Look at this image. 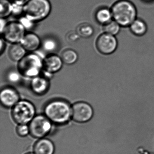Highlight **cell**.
I'll return each instance as SVG.
<instances>
[{
    "instance_id": "cell-1",
    "label": "cell",
    "mask_w": 154,
    "mask_h": 154,
    "mask_svg": "<svg viewBox=\"0 0 154 154\" xmlns=\"http://www.w3.org/2000/svg\"><path fill=\"white\" fill-rule=\"evenodd\" d=\"M44 113L52 123L63 125L72 118V107L66 101L57 99L46 104Z\"/></svg>"
},
{
    "instance_id": "cell-2",
    "label": "cell",
    "mask_w": 154,
    "mask_h": 154,
    "mask_svg": "<svg viewBox=\"0 0 154 154\" xmlns=\"http://www.w3.org/2000/svg\"><path fill=\"white\" fill-rule=\"evenodd\" d=\"M113 20L122 27H129L137 19V8L129 0H119L111 8Z\"/></svg>"
},
{
    "instance_id": "cell-3",
    "label": "cell",
    "mask_w": 154,
    "mask_h": 154,
    "mask_svg": "<svg viewBox=\"0 0 154 154\" xmlns=\"http://www.w3.org/2000/svg\"><path fill=\"white\" fill-rule=\"evenodd\" d=\"M43 60L36 54H28L18 62V71L21 75L26 78L39 76L44 69Z\"/></svg>"
},
{
    "instance_id": "cell-4",
    "label": "cell",
    "mask_w": 154,
    "mask_h": 154,
    "mask_svg": "<svg viewBox=\"0 0 154 154\" xmlns=\"http://www.w3.org/2000/svg\"><path fill=\"white\" fill-rule=\"evenodd\" d=\"M49 0H29L24 6V13L29 19L37 22L46 18L51 11Z\"/></svg>"
},
{
    "instance_id": "cell-5",
    "label": "cell",
    "mask_w": 154,
    "mask_h": 154,
    "mask_svg": "<svg viewBox=\"0 0 154 154\" xmlns=\"http://www.w3.org/2000/svg\"><path fill=\"white\" fill-rule=\"evenodd\" d=\"M35 114V108L34 104L26 100H20L12 109V118L18 124L30 123Z\"/></svg>"
},
{
    "instance_id": "cell-6",
    "label": "cell",
    "mask_w": 154,
    "mask_h": 154,
    "mask_svg": "<svg viewBox=\"0 0 154 154\" xmlns=\"http://www.w3.org/2000/svg\"><path fill=\"white\" fill-rule=\"evenodd\" d=\"M52 123L45 115L35 116L29 124L30 135L36 138H43L51 132Z\"/></svg>"
},
{
    "instance_id": "cell-7",
    "label": "cell",
    "mask_w": 154,
    "mask_h": 154,
    "mask_svg": "<svg viewBox=\"0 0 154 154\" xmlns=\"http://www.w3.org/2000/svg\"><path fill=\"white\" fill-rule=\"evenodd\" d=\"M26 29L18 22L8 23L2 33L4 40L12 44L21 43L26 35Z\"/></svg>"
},
{
    "instance_id": "cell-8",
    "label": "cell",
    "mask_w": 154,
    "mask_h": 154,
    "mask_svg": "<svg viewBox=\"0 0 154 154\" xmlns=\"http://www.w3.org/2000/svg\"><path fill=\"white\" fill-rule=\"evenodd\" d=\"M93 114L92 107L85 102H78L72 106V119L76 122H88L92 119Z\"/></svg>"
},
{
    "instance_id": "cell-9",
    "label": "cell",
    "mask_w": 154,
    "mask_h": 154,
    "mask_svg": "<svg viewBox=\"0 0 154 154\" xmlns=\"http://www.w3.org/2000/svg\"><path fill=\"white\" fill-rule=\"evenodd\" d=\"M118 46V42L115 36L104 33L100 35L96 41L98 51L103 55L113 54Z\"/></svg>"
},
{
    "instance_id": "cell-10",
    "label": "cell",
    "mask_w": 154,
    "mask_h": 154,
    "mask_svg": "<svg viewBox=\"0 0 154 154\" xmlns=\"http://www.w3.org/2000/svg\"><path fill=\"white\" fill-rule=\"evenodd\" d=\"M0 100L4 107L13 108L20 101L19 94L13 88L5 87L1 91Z\"/></svg>"
},
{
    "instance_id": "cell-11",
    "label": "cell",
    "mask_w": 154,
    "mask_h": 154,
    "mask_svg": "<svg viewBox=\"0 0 154 154\" xmlns=\"http://www.w3.org/2000/svg\"><path fill=\"white\" fill-rule=\"evenodd\" d=\"M63 60L61 57L54 54L47 56L43 60L44 70L45 72L54 74L59 72L63 67Z\"/></svg>"
},
{
    "instance_id": "cell-12",
    "label": "cell",
    "mask_w": 154,
    "mask_h": 154,
    "mask_svg": "<svg viewBox=\"0 0 154 154\" xmlns=\"http://www.w3.org/2000/svg\"><path fill=\"white\" fill-rule=\"evenodd\" d=\"M30 87L33 92L38 95H43L48 91L49 87L48 79L45 76H38L32 78Z\"/></svg>"
},
{
    "instance_id": "cell-13",
    "label": "cell",
    "mask_w": 154,
    "mask_h": 154,
    "mask_svg": "<svg viewBox=\"0 0 154 154\" xmlns=\"http://www.w3.org/2000/svg\"><path fill=\"white\" fill-rule=\"evenodd\" d=\"M54 145L48 139H40L34 145V152L35 154H54Z\"/></svg>"
},
{
    "instance_id": "cell-14",
    "label": "cell",
    "mask_w": 154,
    "mask_h": 154,
    "mask_svg": "<svg viewBox=\"0 0 154 154\" xmlns=\"http://www.w3.org/2000/svg\"><path fill=\"white\" fill-rule=\"evenodd\" d=\"M20 44L26 51L33 52L39 48L41 42L39 37L33 33L26 34Z\"/></svg>"
},
{
    "instance_id": "cell-15",
    "label": "cell",
    "mask_w": 154,
    "mask_h": 154,
    "mask_svg": "<svg viewBox=\"0 0 154 154\" xmlns=\"http://www.w3.org/2000/svg\"><path fill=\"white\" fill-rule=\"evenodd\" d=\"M26 52L20 43L12 44L9 49L8 56L12 61L18 62L26 55Z\"/></svg>"
},
{
    "instance_id": "cell-16",
    "label": "cell",
    "mask_w": 154,
    "mask_h": 154,
    "mask_svg": "<svg viewBox=\"0 0 154 154\" xmlns=\"http://www.w3.org/2000/svg\"><path fill=\"white\" fill-rule=\"evenodd\" d=\"M95 18L99 24L103 26L106 25L113 20L111 8H102L99 9L95 13Z\"/></svg>"
},
{
    "instance_id": "cell-17",
    "label": "cell",
    "mask_w": 154,
    "mask_h": 154,
    "mask_svg": "<svg viewBox=\"0 0 154 154\" xmlns=\"http://www.w3.org/2000/svg\"><path fill=\"white\" fill-rule=\"evenodd\" d=\"M129 27L131 32L137 36H142L147 31L146 24L144 20L140 19H136Z\"/></svg>"
},
{
    "instance_id": "cell-18",
    "label": "cell",
    "mask_w": 154,
    "mask_h": 154,
    "mask_svg": "<svg viewBox=\"0 0 154 154\" xmlns=\"http://www.w3.org/2000/svg\"><path fill=\"white\" fill-rule=\"evenodd\" d=\"M61 57L64 63L67 65H72L77 62L78 55L74 50L66 49L62 52Z\"/></svg>"
},
{
    "instance_id": "cell-19",
    "label": "cell",
    "mask_w": 154,
    "mask_h": 154,
    "mask_svg": "<svg viewBox=\"0 0 154 154\" xmlns=\"http://www.w3.org/2000/svg\"><path fill=\"white\" fill-rule=\"evenodd\" d=\"M75 31L80 37L89 38L93 35L94 29L88 23H82L77 26Z\"/></svg>"
},
{
    "instance_id": "cell-20",
    "label": "cell",
    "mask_w": 154,
    "mask_h": 154,
    "mask_svg": "<svg viewBox=\"0 0 154 154\" xmlns=\"http://www.w3.org/2000/svg\"><path fill=\"white\" fill-rule=\"evenodd\" d=\"M12 3L10 0H0L1 18L8 17L12 14Z\"/></svg>"
},
{
    "instance_id": "cell-21",
    "label": "cell",
    "mask_w": 154,
    "mask_h": 154,
    "mask_svg": "<svg viewBox=\"0 0 154 154\" xmlns=\"http://www.w3.org/2000/svg\"><path fill=\"white\" fill-rule=\"evenodd\" d=\"M121 27L117 22L113 20L108 24L103 26V30L104 33L115 36L119 34Z\"/></svg>"
},
{
    "instance_id": "cell-22",
    "label": "cell",
    "mask_w": 154,
    "mask_h": 154,
    "mask_svg": "<svg viewBox=\"0 0 154 154\" xmlns=\"http://www.w3.org/2000/svg\"><path fill=\"white\" fill-rule=\"evenodd\" d=\"M42 45L44 50L49 53L55 51L58 46L57 41L52 38L45 39L42 43Z\"/></svg>"
},
{
    "instance_id": "cell-23",
    "label": "cell",
    "mask_w": 154,
    "mask_h": 154,
    "mask_svg": "<svg viewBox=\"0 0 154 154\" xmlns=\"http://www.w3.org/2000/svg\"><path fill=\"white\" fill-rule=\"evenodd\" d=\"M17 132L21 137H25L30 133L29 126L27 124H19L17 127Z\"/></svg>"
},
{
    "instance_id": "cell-24",
    "label": "cell",
    "mask_w": 154,
    "mask_h": 154,
    "mask_svg": "<svg viewBox=\"0 0 154 154\" xmlns=\"http://www.w3.org/2000/svg\"><path fill=\"white\" fill-rule=\"evenodd\" d=\"M80 36L76 31H71L66 34V41L69 43H74L77 41L80 38Z\"/></svg>"
},
{
    "instance_id": "cell-25",
    "label": "cell",
    "mask_w": 154,
    "mask_h": 154,
    "mask_svg": "<svg viewBox=\"0 0 154 154\" xmlns=\"http://www.w3.org/2000/svg\"><path fill=\"white\" fill-rule=\"evenodd\" d=\"M20 73L14 71L11 72L8 74V79L11 82H18L20 80Z\"/></svg>"
},
{
    "instance_id": "cell-26",
    "label": "cell",
    "mask_w": 154,
    "mask_h": 154,
    "mask_svg": "<svg viewBox=\"0 0 154 154\" xmlns=\"http://www.w3.org/2000/svg\"><path fill=\"white\" fill-rule=\"evenodd\" d=\"M20 22L23 25L26 29H30L34 26V22L29 19L26 16L20 19Z\"/></svg>"
},
{
    "instance_id": "cell-27",
    "label": "cell",
    "mask_w": 154,
    "mask_h": 154,
    "mask_svg": "<svg viewBox=\"0 0 154 154\" xmlns=\"http://www.w3.org/2000/svg\"><path fill=\"white\" fill-rule=\"evenodd\" d=\"M24 12V6L17 5L12 3V14L14 16H18Z\"/></svg>"
},
{
    "instance_id": "cell-28",
    "label": "cell",
    "mask_w": 154,
    "mask_h": 154,
    "mask_svg": "<svg viewBox=\"0 0 154 154\" xmlns=\"http://www.w3.org/2000/svg\"><path fill=\"white\" fill-rule=\"evenodd\" d=\"M13 4L24 6L29 2V0H10Z\"/></svg>"
},
{
    "instance_id": "cell-29",
    "label": "cell",
    "mask_w": 154,
    "mask_h": 154,
    "mask_svg": "<svg viewBox=\"0 0 154 154\" xmlns=\"http://www.w3.org/2000/svg\"><path fill=\"white\" fill-rule=\"evenodd\" d=\"M0 24H1L0 31H1V34H2L4 29H5V28L7 26L8 23H7V21L5 20V19L1 18V20H0Z\"/></svg>"
},
{
    "instance_id": "cell-30",
    "label": "cell",
    "mask_w": 154,
    "mask_h": 154,
    "mask_svg": "<svg viewBox=\"0 0 154 154\" xmlns=\"http://www.w3.org/2000/svg\"><path fill=\"white\" fill-rule=\"evenodd\" d=\"M5 44L4 42V39L1 38V47H0V53L2 54L4 50H5Z\"/></svg>"
},
{
    "instance_id": "cell-31",
    "label": "cell",
    "mask_w": 154,
    "mask_h": 154,
    "mask_svg": "<svg viewBox=\"0 0 154 154\" xmlns=\"http://www.w3.org/2000/svg\"><path fill=\"white\" fill-rule=\"evenodd\" d=\"M142 1H144V2H148V3L153 2L154 1V0H142Z\"/></svg>"
},
{
    "instance_id": "cell-32",
    "label": "cell",
    "mask_w": 154,
    "mask_h": 154,
    "mask_svg": "<svg viewBox=\"0 0 154 154\" xmlns=\"http://www.w3.org/2000/svg\"><path fill=\"white\" fill-rule=\"evenodd\" d=\"M35 154V153H27V154Z\"/></svg>"
},
{
    "instance_id": "cell-33",
    "label": "cell",
    "mask_w": 154,
    "mask_h": 154,
    "mask_svg": "<svg viewBox=\"0 0 154 154\" xmlns=\"http://www.w3.org/2000/svg\"></svg>"
}]
</instances>
